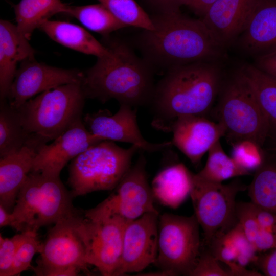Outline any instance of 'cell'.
<instances>
[{
    "instance_id": "obj_1",
    "label": "cell",
    "mask_w": 276,
    "mask_h": 276,
    "mask_svg": "<svg viewBox=\"0 0 276 276\" xmlns=\"http://www.w3.org/2000/svg\"><path fill=\"white\" fill-rule=\"evenodd\" d=\"M150 17L154 29L143 30L136 44L155 72L197 62L217 61L224 57V49L201 19L189 17L180 11Z\"/></svg>"
},
{
    "instance_id": "obj_2",
    "label": "cell",
    "mask_w": 276,
    "mask_h": 276,
    "mask_svg": "<svg viewBox=\"0 0 276 276\" xmlns=\"http://www.w3.org/2000/svg\"><path fill=\"white\" fill-rule=\"evenodd\" d=\"M217 62H197L166 71L155 85L150 104L154 128L170 132L173 123L180 117H205L222 86L221 70Z\"/></svg>"
},
{
    "instance_id": "obj_3",
    "label": "cell",
    "mask_w": 276,
    "mask_h": 276,
    "mask_svg": "<svg viewBox=\"0 0 276 276\" xmlns=\"http://www.w3.org/2000/svg\"><path fill=\"white\" fill-rule=\"evenodd\" d=\"M107 42L111 55L98 58L83 72L81 84L86 98L103 103L113 99L132 107L150 104L155 87L154 68L128 43L117 39Z\"/></svg>"
},
{
    "instance_id": "obj_4",
    "label": "cell",
    "mask_w": 276,
    "mask_h": 276,
    "mask_svg": "<svg viewBox=\"0 0 276 276\" xmlns=\"http://www.w3.org/2000/svg\"><path fill=\"white\" fill-rule=\"evenodd\" d=\"M86 98L81 83H69L45 91L16 109L31 146L38 149L82 119Z\"/></svg>"
},
{
    "instance_id": "obj_5",
    "label": "cell",
    "mask_w": 276,
    "mask_h": 276,
    "mask_svg": "<svg viewBox=\"0 0 276 276\" xmlns=\"http://www.w3.org/2000/svg\"><path fill=\"white\" fill-rule=\"evenodd\" d=\"M73 196L60 176L31 171L11 212V227L20 232H36L76 212Z\"/></svg>"
},
{
    "instance_id": "obj_6",
    "label": "cell",
    "mask_w": 276,
    "mask_h": 276,
    "mask_svg": "<svg viewBox=\"0 0 276 276\" xmlns=\"http://www.w3.org/2000/svg\"><path fill=\"white\" fill-rule=\"evenodd\" d=\"M139 150L134 145L125 149L112 141L103 140L81 153L68 167V183L73 197L113 190Z\"/></svg>"
},
{
    "instance_id": "obj_7",
    "label": "cell",
    "mask_w": 276,
    "mask_h": 276,
    "mask_svg": "<svg viewBox=\"0 0 276 276\" xmlns=\"http://www.w3.org/2000/svg\"><path fill=\"white\" fill-rule=\"evenodd\" d=\"M219 93L216 113L227 142L232 145L249 140L263 147L268 137V122L251 87L238 70L221 86Z\"/></svg>"
},
{
    "instance_id": "obj_8",
    "label": "cell",
    "mask_w": 276,
    "mask_h": 276,
    "mask_svg": "<svg viewBox=\"0 0 276 276\" xmlns=\"http://www.w3.org/2000/svg\"><path fill=\"white\" fill-rule=\"evenodd\" d=\"M199 224L194 215L164 213L158 218L157 256L155 264L170 275H189L200 254Z\"/></svg>"
},
{
    "instance_id": "obj_9",
    "label": "cell",
    "mask_w": 276,
    "mask_h": 276,
    "mask_svg": "<svg viewBox=\"0 0 276 276\" xmlns=\"http://www.w3.org/2000/svg\"><path fill=\"white\" fill-rule=\"evenodd\" d=\"M246 188L236 179L224 185L205 180L193 174L190 196L194 214L203 231L202 246L208 245L215 236L237 223L236 196Z\"/></svg>"
},
{
    "instance_id": "obj_10",
    "label": "cell",
    "mask_w": 276,
    "mask_h": 276,
    "mask_svg": "<svg viewBox=\"0 0 276 276\" xmlns=\"http://www.w3.org/2000/svg\"><path fill=\"white\" fill-rule=\"evenodd\" d=\"M146 164V158L141 154L113 192L95 208L86 210L84 217L93 221L116 217L128 222L146 213L159 214L154 204L155 199L148 181Z\"/></svg>"
},
{
    "instance_id": "obj_11",
    "label": "cell",
    "mask_w": 276,
    "mask_h": 276,
    "mask_svg": "<svg viewBox=\"0 0 276 276\" xmlns=\"http://www.w3.org/2000/svg\"><path fill=\"white\" fill-rule=\"evenodd\" d=\"M84 220L75 212L55 223L42 242L37 266H75L81 270L88 271Z\"/></svg>"
},
{
    "instance_id": "obj_12",
    "label": "cell",
    "mask_w": 276,
    "mask_h": 276,
    "mask_svg": "<svg viewBox=\"0 0 276 276\" xmlns=\"http://www.w3.org/2000/svg\"><path fill=\"white\" fill-rule=\"evenodd\" d=\"M159 216L158 213H148L126 223L120 261L114 275L139 272L155 263Z\"/></svg>"
},
{
    "instance_id": "obj_13",
    "label": "cell",
    "mask_w": 276,
    "mask_h": 276,
    "mask_svg": "<svg viewBox=\"0 0 276 276\" xmlns=\"http://www.w3.org/2000/svg\"><path fill=\"white\" fill-rule=\"evenodd\" d=\"M83 72L64 69L38 62L35 59L21 63L10 87L7 100L17 109L35 96L58 86L81 83Z\"/></svg>"
},
{
    "instance_id": "obj_14",
    "label": "cell",
    "mask_w": 276,
    "mask_h": 276,
    "mask_svg": "<svg viewBox=\"0 0 276 276\" xmlns=\"http://www.w3.org/2000/svg\"><path fill=\"white\" fill-rule=\"evenodd\" d=\"M120 105L113 114L107 109L85 114L83 121L87 129L103 140L130 143L142 151H159L173 145L172 141L152 143L146 140L137 123L136 110L127 104Z\"/></svg>"
},
{
    "instance_id": "obj_15",
    "label": "cell",
    "mask_w": 276,
    "mask_h": 276,
    "mask_svg": "<svg viewBox=\"0 0 276 276\" xmlns=\"http://www.w3.org/2000/svg\"><path fill=\"white\" fill-rule=\"evenodd\" d=\"M126 223L116 217L99 221L84 218L86 261L102 275H114L120 261Z\"/></svg>"
},
{
    "instance_id": "obj_16",
    "label": "cell",
    "mask_w": 276,
    "mask_h": 276,
    "mask_svg": "<svg viewBox=\"0 0 276 276\" xmlns=\"http://www.w3.org/2000/svg\"><path fill=\"white\" fill-rule=\"evenodd\" d=\"M102 141L87 129L81 119L53 142L45 144L38 149L31 171L60 176L61 170L68 162Z\"/></svg>"
},
{
    "instance_id": "obj_17",
    "label": "cell",
    "mask_w": 276,
    "mask_h": 276,
    "mask_svg": "<svg viewBox=\"0 0 276 276\" xmlns=\"http://www.w3.org/2000/svg\"><path fill=\"white\" fill-rule=\"evenodd\" d=\"M170 132L173 134V145L195 166L200 163L204 155L225 135L221 123L200 116L178 118L172 126Z\"/></svg>"
},
{
    "instance_id": "obj_18",
    "label": "cell",
    "mask_w": 276,
    "mask_h": 276,
    "mask_svg": "<svg viewBox=\"0 0 276 276\" xmlns=\"http://www.w3.org/2000/svg\"><path fill=\"white\" fill-rule=\"evenodd\" d=\"M256 0H216L201 19L223 49L234 43L246 28Z\"/></svg>"
},
{
    "instance_id": "obj_19",
    "label": "cell",
    "mask_w": 276,
    "mask_h": 276,
    "mask_svg": "<svg viewBox=\"0 0 276 276\" xmlns=\"http://www.w3.org/2000/svg\"><path fill=\"white\" fill-rule=\"evenodd\" d=\"M239 47L256 56L276 50V0H256Z\"/></svg>"
},
{
    "instance_id": "obj_20",
    "label": "cell",
    "mask_w": 276,
    "mask_h": 276,
    "mask_svg": "<svg viewBox=\"0 0 276 276\" xmlns=\"http://www.w3.org/2000/svg\"><path fill=\"white\" fill-rule=\"evenodd\" d=\"M35 59V50L16 26L0 21V101L7 100L18 63Z\"/></svg>"
},
{
    "instance_id": "obj_21",
    "label": "cell",
    "mask_w": 276,
    "mask_h": 276,
    "mask_svg": "<svg viewBox=\"0 0 276 276\" xmlns=\"http://www.w3.org/2000/svg\"><path fill=\"white\" fill-rule=\"evenodd\" d=\"M37 149L25 146L0 159V204L12 212L18 193L33 166Z\"/></svg>"
},
{
    "instance_id": "obj_22",
    "label": "cell",
    "mask_w": 276,
    "mask_h": 276,
    "mask_svg": "<svg viewBox=\"0 0 276 276\" xmlns=\"http://www.w3.org/2000/svg\"><path fill=\"white\" fill-rule=\"evenodd\" d=\"M193 176L181 163L166 167L152 180L151 188L154 199L164 206L177 209L190 195Z\"/></svg>"
},
{
    "instance_id": "obj_23",
    "label": "cell",
    "mask_w": 276,
    "mask_h": 276,
    "mask_svg": "<svg viewBox=\"0 0 276 276\" xmlns=\"http://www.w3.org/2000/svg\"><path fill=\"white\" fill-rule=\"evenodd\" d=\"M51 39L76 51L97 58L111 55V50L83 28L68 22L47 20L39 27Z\"/></svg>"
},
{
    "instance_id": "obj_24",
    "label": "cell",
    "mask_w": 276,
    "mask_h": 276,
    "mask_svg": "<svg viewBox=\"0 0 276 276\" xmlns=\"http://www.w3.org/2000/svg\"><path fill=\"white\" fill-rule=\"evenodd\" d=\"M219 261L227 266L235 264L246 267L255 263L257 251L245 236L238 222L225 233L215 236L204 246Z\"/></svg>"
},
{
    "instance_id": "obj_25",
    "label": "cell",
    "mask_w": 276,
    "mask_h": 276,
    "mask_svg": "<svg viewBox=\"0 0 276 276\" xmlns=\"http://www.w3.org/2000/svg\"><path fill=\"white\" fill-rule=\"evenodd\" d=\"M253 90L268 124V137L276 141V77L254 64L245 63L238 70Z\"/></svg>"
},
{
    "instance_id": "obj_26",
    "label": "cell",
    "mask_w": 276,
    "mask_h": 276,
    "mask_svg": "<svg viewBox=\"0 0 276 276\" xmlns=\"http://www.w3.org/2000/svg\"><path fill=\"white\" fill-rule=\"evenodd\" d=\"M67 6L61 0H20L14 7L16 26L29 40L44 21L56 14H65Z\"/></svg>"
},
{
    "instance_id": "obj_27",
    "label": "cell",
    "mask_w": 276,
    "mask_h": 276,
    "mask_svg": "<svg viewBox=\"0 0 276 276\" xmlns=\"http://www.w3.org/2000/svg\"><path fill=\"white\" fill-rule=\"evenodd\" d=\"M251 202L276 214V152L265 150L264 161L248 187Z\"/></svg>"
},
{
    "instance_id": "obj_28",
    "label": "cell",
    "mask_w": 276,
    "mask_h": 276,
    "mask_svg": "<svg viewBox=\"0 0 276 276\" xmlns=\"http://www.w3.org/2000/svg\"><path fill=\"white\" fill-rule=\"evenodd\" d=\"M25 146H31V137L23 127L17 110L7 100L0 101V157Z\"/></svg>"
},
{
    "instance_id": "obj_29",
    "label": "cell",
    "mask_w": 276,
    "mask_h": 276,
    "mask_svg": "<svg viewBox=\"0 0 276 276\" xmlns=\"http://www.w3.org/2000/svg\"><path fill=\"white\" fill-rule=\"evenodd\" d=\"M65 14L77 19L88 30L105 37L128 27L101 3L79 6L68 5Z\"/></svg>"
},
{
    "instance_id": "obj_30",
    "label": "cell",
    "mask_w": 276,
    "mask_h": 276,
    "mask_svg": "<svg viewBox=\"0 0 276 276\" xmlns=\"http://www.w3.org/2000/svg\"><path fill=\"white\" fill-rule=\"evenodd\" d=\"M203 168L196 175L213 182L222 183L230 178L250 175L240 168L224 151L220 140L216 142L208 152Z\"/></svg>"
},
{
    "instance_id": "obj_31",
    "label": "cell",
    "mask_w": 276,
    "mask_h": 276,
    "mask_svg": "<svg viewBox=\"0 0 276 276\" xmlns=\"http://www.w3.org/2000/svg\"><path fill=\"white\" fill-rule=\"evenodd\" d=\"M121 22L127 27L151 30L154 29L150 16L134 0H98Z\"/></svg>"
},
{
    "instance_id": "obj_32",
    "label": "cell",
    "mask_w": 276,
    "mask_h": 276,
    "mask_svg": "<svg viewBox=\"0 0 276 276\" xmlns=\"http://www.w3.org/2000/svg\"><path fill=\"white\" fill-rule=\"evenodd\" d=\"M236 216L245 236L258 252L276 248V235L265 231L258 224L245 202L236 203Z\"/></svg>"
},
{
    "instance_id": "obj_33",
    "label": "cell",
    "mask_w": 276,
    "mask_h": 276,
    "mask_svg": "<svg viewBox=\"0 0 276 276\" xmlns=\"http://www.w3.org/2000/svg\"><path fill=\"white\" fill-rule=\"evenodd\" d=\"M232 146L231 157L240 168L249 174L255 172L262 164L265 150L256 142L242 140Z\"/></svg>"
},
{
    "instance_id": "obj_34",
    "label": "cell",
    "mask_w": 276,
    "mask_h": 276,
    "mask_svg": "<svg viewBox=\"0 0 276 276\" xmlns=\"http://www.w3.org/2000/svg\"><path fill=\"white\" fill-rule=\"evenodd\" d=\"M42 246L37 232H30L15 255L8 276L18 275L30 268L34 256L40 253Z\"/></svg>"
},
{
    "instance_id": "obj_35",
    "label": "cell",
    "mask_w": 276,
    "mask_h": 276,
    "mask_svg": "<svg viewBox=\"0 0 276 276\" xmlns=\"http://www.w3.org/2000/svg\"><path fill=\"white\" fill-rule=\"evenodd\" d=\"M29 232H21L10 238L0 236V275L8 276L15 255Z\"/></svg>"
},
{
    "instance_id": "obj_36",
    "label": "cell",
    "mask_w": 276,
    "mask_h": 276,
    "mask_svg": "<svg viewBox=\"0 0 276 276\" xmlns=\"http://www.w3.org/2000/svg\"><path fill=\"white\" fill-rule=\"evenodd\" d=\"M190 276H232L231 272L224 270L219 261L205 247L201 251Z\"/></svg>"
},
{
    "instance_id": "obj_37",
    "label": "cell",
    "mask_w": 276,
    "mask_h": 276,
    "mask_svg": "<svg viewBox=\"0 0 276 276\" xmlns=\"http://www.w3.org/2000/svg\"><path fill=\"white\" fill-rule=\"evenodd\" d=\"M245 204L263 229L276 235V214L260 208L251 202H245Z\"/></svg>"
},
{
    "instance_id": "obj_38",
    "label": "cell",
    "mask_w": 276,
    "mask_h": 276,
    "mask_svg": "<svg viewBox=\"0 0 276 276\" xmlns=\"http://www.w3.org/2000/svg\"><path fill=\"white\" fill-rule=\"evenodd\" d=\"M144 3L154 11V14H167L176 12L182 6L181 0H144Z\"/></svg>"
},
{
    "instance_id": "obj_39",
    "label": "cell",
    "mask_w": 276,
    "mask_h": 276,
    "mask_svg": "<svg viewBox=\"0 0 276 276\" xmlns=\"http://www.w3.org/2000/svg\"><path fill=\"white\" fill-rule=\"evenodd\" d=\"M254 264L265 275L276 276V248L258 255Z\"/></svg>"
},
{
    "instance_id": "obj_40",
    "label": "cell",
    "mask_w": 276,
    "mask_h": 276,
    "mask_svg": "<svg viewBox=\"0 0 276 276\" xmlns=\"http://www.w3.org/2000/svg\"><path fill=\"white\" fill-rule=\"evenodd\" d=\"M36 275L39 276H75L81 270L77 267H46L37 266L33 268Z\"/></svg>"
},
{
    "instance_id": "obj_41",
    "label": "cell",
    "mask_w": 276,
    "mask_h": 276,
    "mask_svg": "<svg viewBox=\"0 0 276 276\" xmlns=\"http://www.w3.org/2000/svg\"><path fill=\"white\" fill-rule=\"evenodd\" d=\"M254 65L276 77V50L256 56Z\"/></svg>"
},
{
    "instance_id": "obj_42",
    "label": "cell",
    "mask_w": 276,
    "mask_h": 276,
    "mask_svg": "<svg viewBox=\"0 0 276 276\" xmlns=\"http://www.w3.org/2000/svg\"><path fill=\"white\" fill-rule=\"evenodd\" d=\"M216 0H181L182 6L190 8L196 15L201 17L206 13L209 7Z\"/></svg>"
},
{
    "instance_id": "obj_43",
    "label": "cell",
    "mask_w": 276,
    "mask_h": 276,
    "mask_svg": "<svg viewBox=\"0 0 276 276\" xmlns=\"http://www.w3.org/2000/svg\"><path fill=\"white\" fill-rule=\"evenodd\" d=\"M13 221L12 213L0 204V226H11Z\"/></svg>"
},
{
    "instance_id": "obj_44",
    "label": "cell",
    "mask_w": 276,
    "mask_h": 276,
    "mask_svg": "<svg viewBox=\"0 0 276 276\" xmlns=\"http://www.w3.org/2000/svg\"><path fill=\"white\" fill-rule=\"evenodd\" d=\"M271 145L267 149L276 152V141H271Z\"/></svg>"
}]
</instances>
